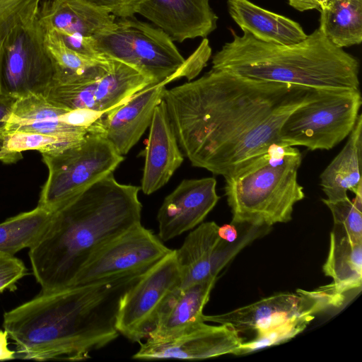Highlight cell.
Listing matches in <instances>:
<instances>
[{
	"label": "cell",
	"instance_id": "f546056e",
	"mask_svg": "<svg viewBox=\"0 0 362 362\" xmlns=\"http://www.w3.org/2000/svg\"><path fill=\"white\" fill-rule=\"evenodd\" d=\"M4 136L5 148L13 152L37 151L52 153L71 146L82 139L32 132H13Z\"/></svg>",
	"mask_w": 362,
	"mask_h": 362
},
{
	"label": "cell",
	"instance_id": "3957f363",
	"mask_svg": "<svg viewBox=\"0 0 362 362\" xmlns=\"http://www.w3.org/2000/svg\"><path fill=\"white\" fill-rule=\"evenodd\" d=\"M140 189L118 182L111 173L53 212L45 232L28 252L41 291L72 286L98 250L141 223Z\"/></svg>",
	"mask_w": 362,
	"mask_h": 362
},
{
	"label": "cell",
	"instance_id": "8992f818",
	"mask_svg": "<svg viewBox=\"0 0 362 362\" xmlns=\"http://www.w3.org/2000/svg\"><path fill=\"white\" fill-rule=\"evenodd\" d=\"M93 38L102 55L134 68L155 83L182 76L191 80L199 73L194 54L184 59L163 31L134 16L117 18L111 28Z\"/></svg>",
	"mask_w": 362,
	"mask_h": 362
},
{
	"label": "cell",
	"instance_id": "74e56055",
	"mask_svg": "<svg viewBox=\"0 0 362 362\" xmlns=\"http://www.w3.org/2000/svg\"><path fill=\"white\" fill-rule=\"evenodd\" d=\"M15 101L14 98L0 97V133L6 124Z\"/></svg>",
	"mask_w": 362,
	"mask_h": 362
},
{
	"label": "cell",
	"instance_id": "484cf974",
	"mask_svg": "<svg viewBox=\"0 0 362 362\" xmlns=\"http://www.w3.org/2000/svg\"><path fill=\"white\" fill-rule=\"evenodd\" d=\"M319 28L340 48L362 42V0H329L320 11Z\"/></svg>",
	"mask_w": 362,
	"mask_h": 362
},
{
	"label": "cell",
	"instance_id": "d6986e66",
	"mask_svg": "<svg viewBox=\"0 0 362 362\" xmlns=\"http://www.w3.org/2000/svg\"><path fill=\"white\" fill-rule=\"evenodd\" d=\"M183 156L163 100L154 110L144 151L143 193L150 195L163 187L182 165Z\"/></svg>",
	"mask_w": 362,
	"mask_h": 362
},
{
	"label": "cell",
	"instance_id": "5b68a950",
	"mask_svg": "<svg viewBox=\"0 0 362 362\" xmlns=\"http://www.w3.org/2000/svg\"><path fill=\"white\" fill-rule=\"evenodd\" d=\"M302 156L295 146L273 144L224 176L231 223L270 227L291 220L305 197L298 181Z\"/></svg>",
	"mask_w": 362,
	"mask_h": 362
},
{
	"label": "cell",
	"instance_id": "f35d334b",
	"mask_svg": "<svg viewBox=\"0 0 362 362\" xmlns=\"http://www.w3.org/2000/svg\"><path fill=\"white\" fill-rule=\"evenodd\" d=\"M22 153L7 150L4 146V136L0 134V161L5 163H16L22 159Z\"/></svg>",
	"mask_w": 362,
	"mask_h": 362
},
{
	"label": "cell",
	"instance_id": "6da1fadb",
	"mask_svg": "<svg viewBox=\"0 0 362 362\" xmlns=\"http://www.w3.org/2000/svg\"><path fill=\"white\" fill-rule=\"evenodd\" d=\"M316 91L211 68L194 81L166 88L163 100L192 165L224 177L270 145L281 144L283 123Z\"/></svg>",
	"mask_w": 362,
	"mask_h": 362
},
{
	"label": "cell",
	"instance_id": "4fadbf2b",
	"mask_svg": "<svg viewBox=\"0 0 362 362\" xmlns=\"http://www.w3.org/2000/svg\"><path fill=\"white\" fill-rule=\"evenodd\" d=\"M214 221L198 225L175 250L180 274V288L217 279L218 273L245 246L270 230V227L245 225L244 230L232 243L218 235Z\"/></svg>",
	"mask_w": 362,
	"mask_h": 362
},
{
	"label": "cell",
	"instance_id": "8fae6325",
	"mask_svg": "<svg viewBox=\"0 0 362 362\" xmlns=\"http://www.w3.org/2000/svg\"><path fill=\"white\" fill-rule=\"evenodd\" d=\"M180 287V270L175 250H172L123 296L116 320L119 334L134 342L147 338L165 303Z\"/></svg>",
	"mask_w": 362,
	"mask_h": 362
},
{
	"label": "cell",
	"instance_id": "d590c367",
	"mask_svg": "<svg viewBox=\"0 0 362 362\" xmlns=\"http://www.w3.org/2000/svg\"><path fill=\"white\" fill-rule=\"evenodd\" d=\"M109 9L117 18L134 16L139 0H89Z\"/></svg>",
	"mask_w": 362,
	"mask_h": 362
},
{
	"label": "cell",
	"instance_id": "d4e9b609",
	"mask_svg": "<svg viewBox=\"0 0 362 362\" xmlns=\"http://www.w3.org/2000/svg\"><path fill=\"white\" fill-rule=\"evenodd\" d=\"M322 270L331 277L340 293L361 288L362 283V243H355L341 228L333 226L329 250Z\"/></svg>",
	"mask_w": 362,
	"mask_h": 362
},
{
	"label": "cell",
	"instance_id": "ab89813d",
	"mask_svg": "<svg viewBox=\"0 0 362 362\" xmlns=\"http://www.w3.org/2000/svg\"><path fill=\"white\" fill-rule=\"evenodd\" d=\"M218 235L223 240L232 243L238 238L239 233L235 225L231 223L219 226Z\"/></svg>",
	"mask_w": 362,
	"mask_h": 362
},
{
	"label": "cell",
	"instance_id": "4316f807",
	"mask_svg": "<svg viewBox=\"0 0 362 362\" xmlns=\"http://www.w3.org/2000/svg\"><path fill=\"white\" fill-rule=\"evenodd\" d=\"M53 212L37 206L0 223V254L15 255L31 247L45 232Z\"/></svg>",
	"mask_w": 362,
	"mask_h": 362
},
{
	"label": "cell",
	"instance_id": "ffe728a7",
	"mask_svg": "<svg viewBox=\"0 0 362 362\" xmlns=\"http://www.w3.org/2000/svg\"><path fill=\"white\" fill-rule=\"evenodd\" d=\"M37 18L45 31L93 37L111 28L117 17L89 0H43Z\"/></svg>",
	"mask_w": 362,
	"mask_h": 362
},
{
	"label": "cell",
	"instance_id": "e0dca14e",
	"mask_svg": "<svg viewBox=\"0 0 362 362\" xmlns=\"http://www.w3.org/2000/svg\"><path fill=\"white\" fill-rule=\"evenodd\" d=\"M173 41L205 38L217 27L209 0H139L135 9Z\"/></svg>",
	"mask_w": 362,
	"mask_h": 362
},
{
	"label": "cell",
	"instance_id": "7c38bea8",
	"mask_svg": "<svg viewBox=\"0 0 362 362\" xmlns=\"http://www.w3.org/2000/svg\"><path fill=\"white\" fill-rule=\"evenodd\" d=\"M344 299V295L331 283L313 291L298 289L296 293L276 294L223 314L203 315L202 319L204 322L229 325L239 334L255 332L296 317L314 315L329 307H339Z\"/></svg>",
	"mask_w": 362,
	"mask_h": 362
},
{
	"label": "cell",
	"instance_id": "d6a6232c",
	"mask_svg": "<svg viewBox=\"0 0 362 362\" xmlns=\"http://www.w3.org/2000/svg\"><path fill=\"white\" fill-rule=\"evenodd\" d=\"M43 0H0V41L21 13Z\"/></svg>",
	"mask_w": 362,
	"mask_h": 362
},
{
	"label": "cell",
	"instance_id": "83f0119b",
	"mask_svg": "<svg viewBox=\"0 0 362 362\" xmlns=\"http://www.w3.org/2000/svg\"><path fill=\"white\" fill-rule=\"evenodd\" d=\"M43 45L54 67L53 84L98 71L110 61L92 59L70 49L52 30L45 31Z\"/></svg>",
	"mask_w": 362,
	"mask_h": 362
},
{
	"label": "cell",
	"instance_id": "1f68e13d",
	"mask_svg": "<svg viewBox=\"0 0 362 362\" xmlns=\"http://www.w3.org/2000/svg\"><path fill=\"white\" fill-rule=\"evenodd\" d=\"M28 274L24 262L14 255L0 254V294L13 291L16 284Z\"/></svg>",
	"mask_w": 362,
	"mask_h": 362
},
{
	"label": "cell",
	"instance_id": "9c48e42d",
	"mask_svg": "<svg viewBox=\"0 0 362 362\" xmlns=\"http://www.w3.org/2000/svg\"><path fill=\"white\" fill-rule=\"evenodd\" d=\"M362 105L360 90L317 89L311 101L293 110L279 132L281 144L330 150L349 135Z\"/></svg>",
	"mask_w": 362,
	"mask_h": 362
},
{
	"label": "cell",
	"instance_id": "e575fe53",
	"mask_svg": "<svg viewBox=\"0 0 362 362\" xmlns=\"http://www.w3.org/2000/svg\"><path fill=\"white\" fill-rule=\"evenodd\" d=\"M103 117V115L97 112L77 109L64 112L59 119L61 122L70 125L90 128Z\"/></svg>",
	"mask_w": 362,
	"mask_h": 362
},
{
	"label": "cell",
	"instance_id": "5bb4252c",
	"mask_svg": "<svg viewBox=\"0 0 362 362\" xmlns=\"http://www.w3.org/2000/svg\"><path fill=\"white\" fill-rule=\"evenodd\" d=\"M171 250L151 230L140 223L98 250L81 269L72 286L150 269Z\"/></svg>",
	"mask_w": 362,
	"mask_h": 362
},
{
	"label": "cell",
	"instance_id": "8d00e7d4",
	"mask_svg": "<svg viewBox=\"0 0 362 362\" xmlns=\"http://www.w3.org/2000/svg\"><path fill=\"white\" fill-rule=\"evenodd\" d=\"M289 5L298 11L317 9L320 11L329 0H288Z\"/></svg>",
	"mask_w": 362,
	"mask_h": 362
},
{
	"label": "cell",
	"instance_id": "f1b7e54d",
	"mask_svg": "<svg viewBox=\"0 0 362 362\" xmlns=\"http://www.w3.org/2000/svg\"><path fill=\"white\" fill-rule=\"evenodd\" d=\"M314 317L313 315L298 316L281 324L258 329L255 331V337L250 341H243L233 355H245L284 343L302 332Z\"/></svg>",
	"mask_w": 362,
	"mask_h": 362
},
{
	"label": "cell",
	"instance_id": "52a82bcc",
	"mask_svg": "<svg viewBox=\"0 0 362 362\" xmlns=\"http://www.w3.org/2000/svg\"><path fill=\"white\" fill-rule=\"evenodd\" d=\"M40 4L21 13L0 41V97H45L54 83V67L37 18Z\"/></svg>",
	"mask_w": 362,
	"mask_h": 362
},
{
	"label": "cell",
	"instance_id": "277c9868",
	"mask_svg": "<svg viewBox=\"0 0 362 362\" xmlns=\"http://www.w3.org/2000/svg\"><path fill=\"white\" fill-rule=\"evenodd\" d=\"M212 57V68L257 80L313 89H359V62L318 28L293 45L260 41L243 31Z\"/></svg>",
	"mask_w": 362,
	"mask_h": 362
},
{
	"label": "cell",
	"instance_id": "7402d4cb",
	"mask_svg": "<svg viewBox=\"0 0 362 362\" xmlns=\"http://www.w3.org/2000/svg\"><path fill=\"white\" fill-rule=\"evenodd\" d=\"M227 7L230 17L240 29L260 41L293 45L308 36L298 23L250 0H227Z\"/></svg>",
	"mask_w": 362,
	"mask_h": 362
},
{
	"label": "cell",
	"instance_id": "4dcf8cb0",
	"mask_svg": "<svg viewBox=\"0 0 362 362\" xmlns=\"http://www.w3.org/2000/svg\"><path fill=\"white\" fill-rule=\"evenodd\" d=\"M329 209L334 226L342 229L355 243H362V211L358 210L349 197L336 201L322 199Z\"/></svg>",
	"mask_w": 362,
	"mask_h": 362
},
{
	"label": "cell",
	"instance_id": "cb8c5ba5",
	"mask_svg": "<svg viewBox=\"0 0 362 362\" xmlns=\"http://www.w3.org/2000/svg\"><path fill=\"white\" fill-rule=\"evenodd\" d=\"M362 115L359 114L356 124L341 151L320 175V186L326 199L336 201L354 193L362 183Z\"/></svg>",
	"mask_w": 362,
	"mask_h": 362
},
{
	"label": "cell",
	"instance_id": "ba28073f",
	"mask_svg": "<svg viewBox=\"0 0 362 362\" xmlns=\"http://www.w3.org/2000/svg\"><path fill=\"white\" fill-rule=\"evenodd\" d=\"M48 169L37 206L54 211L72 197L112 173L124 160L101 134L89 132L62 150L41 153Z\"/></svg>",
	"mask_w": 362,
	"mask_h": 362
},
{
	"label": "cell",
	"instance_id": "603a6c76",
	"mask_svg": "<svg viewBox=\"0 0 362 362\" xmlns=\"http://www.w3.org/2000/svg\"><path fill=\"white\" fill-rule=\"evenodd\" d=\"M216 278L178 288L165 303L155 328L147 338L162 339L187 326L204 321L203 309L209 300Z\"/></svg>",
	"mask_w": 362,
	"mask_h": 362
},
{
	"label": "cell",
	"instance_id": "60d3db41",
	"mask_svg": "<svg viewBox=\"0 0 362 362\" xmlns=\"http://www.w3.org/2000/svg\"><path fill=\"white\" fill-rule=\"evenodd\" d=\"M8 333L0 329V361L10 360L16 358L15 351L8 347Z\"/></svg>",
	"mask_w": 362,
	"mask_h": 362
},
{
	"label": "cell",
	"instance_id": "30bf717a",
	"mask_svg": "<svg viewBox=\"0 0 362 362\" xmlns=\"http://www.w3.org/2000/svg\"><path fill=\"white\" fill-rule=\"evenodd\" d=\"M153 83H156L134 68L111 59L97 72L54 83L45 98L69 110L84 109L105 116Z\"/></svg>",
	"mask_w": 362,
	"mask_h": 362
},
{
	"label": "cell",
	"instance_id": "7a4b0ae2",
	"mask_svg": "<svg viewBox=\"0 0 362 362\" xmlns=\"http://www.w3.org/2000/svg\"><path fill=\"white\" fill-rule=\"evenodd\" d=\"M118 274L96 283L42 292L6 312L3 327L23 359L90 358L119 335L116 320L124 294L148 270Z\"/></svg>",
	"mask_w": 362,
	"mask_h": 362
},
{
	"label": "cell",
	"instance_id": "9a60e30c",
	"mask_svg": "<svg viewBox=\"0 0 362 362\" xmlns=\"http://www.w3.org/2000/svg\"><path fill=\"white\" fill-rule=\"evenodd\" d=\"M243 342L230 325H211L199 321L162 339L147 338L133 355L134 359H204L234 354Z\"/></svg>",
	"mask_w": 362,
	"mask_h": 362
},
{
	"label": "cell",
	"instance_id": "2e32d148",
	"mask_svg": "<svg viewBox=\"0 0 362 362\" xmlns=\"http://www.w3.org/2000/svg\"><path fill=\"white\" fill-rule=\"evenodd\" d=\"M216 187L214 177L183 180L158 211V238L168 241L202 223L220 199Z\"/></svg>",
	"mask_w": 362,
	"mask_h": 362
},
{
	"label": "cell",
	"instance_id": "44dd1931",
	"mask_svg": "<svg viewBox=\"0 0 362 362\" xmlns=\"http://www.w3.org/2000/svg\"><path fill=\"white\" fill-rule=\"evenodd\" d=\"M69 110L57 106L43 95H30L16 99L5 127L0 133H41L82 139L89 132H95V124L90 128L73 126L59 120Z\"/></svg>",
	"mask_w": 362,
	"mask_h": 362
},
{
	"label": "cell",
	"instance_id": "ac0fdd59",
	"mask_svg": "<svg viewBox=\"0 0 362 362\" xmlns=\"http://www.w3.org/2000/svg\"><path fill=\"white\" fill-rule=\"evenodd\" d=\"M170 82L149 85L103 117L101 134L120 155L127 154L149 127L154 110L163 100L165 85Z\"/></svg>",
	"mask_w": 362,
	"mask_h": 362
},
{
	"label": "cell",
	"instance_id": "836d02e7",
	"mask_svg": "<svg viewBox=\"0 0 362 362\" xmlns=\"http://www.w3.org/2000/svg\"><path fill=\"white\" fill-rule=\"evenodd\" d=\"M54 32L58 35L66 47L78 54L98 60L108 59L97 51L93 37H84L79 35Z\"/></svg>",
	"mask_w": 362,
	"mask_h": 362
}]
</instances>
